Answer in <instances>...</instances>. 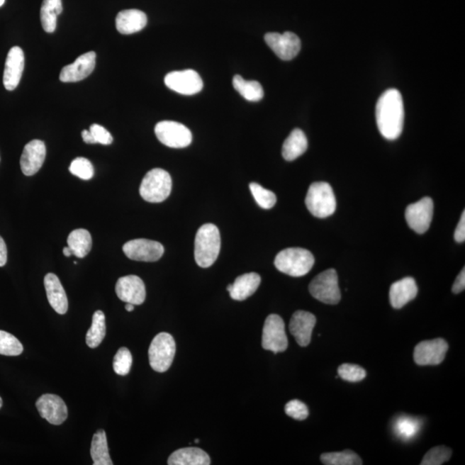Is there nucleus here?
Returning <instances> with one entry per match:
<instances>
[{
    "label": "nucleus",
    "mask_w": 465,
    "mask_h": 465,
    "mask_svg": "<svg viewBox=\"0 0 465 465\" xmlns=\"http://www.w3.org/2000/svg\"><path fill=\"white\" fill-rule=\"evenodd\" d=\"M376 118L381 135L387 140H396L402 134L404 106L402 94L396 89L384 91L379 99Z\"/></svg>",
    "instance_id": "nucleus-1"
},
{
    "label": "nucleus",
    "mask_w": 465,
    "mask_h": 465,
    "mask_svg": "<svg viewBox=\"0 0 465 465\" xmlns=\"http://www.w3.org/2000/svg\"><path fill=\"white\" fill-rule=\"evenodd\" d=\"M220 250V235L214 224H204L196 232L195 238V260L202 268L211 267L218 259Z\"/></svg>",
    "instance_id": "nucleus-2"
},
{
    "label": "nucleus",
    "mask_w": 465,
    "mask_h": 465,
    "mask_svg": "<svg viewBox=\"0 0 465 465\" xmlns=\"http://www.w3.org/2000/svg\"><path fill=\"white\" fill-rule=\"evenodd\" d=\"M315 258L310 251L301 247L286 248L276 256L274 264L279 271L291 276H303L314 267Z\"/></svg>",
    "instance_id": "nucleus-3"
},
{
    "label": "nucleus",
    "mask_w": 465,
    "mask_h": 465,
    "mask_svg": "<svg viewBox=\"0 0 465 465\" xmlns=\"http://www.w3.org/2000/svg\"><path fill=\"white\" fill-rule=\"evenodd\" d=\"M308 211L318 218H327L335 213L336 198L330 184L315 182L308 188L306 198Z\"/></svg>",
    "instance_id": "nucleus-4"
},
{
    "label": "nucleus",
    "mask_w": 465,
    "mask_h": 465,
    "mask_svg": "<svg viewBox=\"0 0 465 465\" xmlns=\"http://www.w3.org/2000/svg\"><path fill=\"white\" fill-rule=\"evenodd\" d=\"M172 178L169 174L160 168L147 172L140 186V195L147 202L162 203L170 196Z\"/></svg>",
    "instance_id": "nucleus-5"
},
{
    "label": "nucleus",
    "mask_w": 465,
    "mask_h": 465,
    "mask_svg": "<svg viewBox=\"0 0 465 465\" xmlns=\"http://www.w3.org/2000/svg\"><path fill=\"white\" fill-rule=\"evenodd\" d=\"M176 352L174 337L168 332H159L152 340L148 357L150 364L154 371L165 372L172 366Z\"/></svg>",
    "instance_id": "nucleus-6"
},
{
    "label": "nucleus",
    "mask_w": 465,
    "mask_h": 465,
    "mask_svg": "<svg viewBox=\"0 0 465 465\" xmlns=\"http://www.w3.org/2000/svg\"><path fill=\"white\" fill-rule=\"evenodd\" d=\"M313 298L320 302L335 306L342 299L338 274L335 269H328L316 276L308 286Z\"/></svg>",
    "instance_id": "nucleus-7"
},
{
    "label": "nucleus",
    "mask_w": 465,
    "mask_h": 465,
    "mask_svg": "<svg viewBox=\"0 0 465 465\" xmlns=\"http://www.w3.org/2000/svg\"><path fill=\"white\" fill-rule=\"evenodd\" d=\"M155 132L160 142L172 148L186 147L192 142L191 130L177 122H159L156 124Z\"/></svg>",
    "instance_id": "nucleus-8"
},
{
    "label": "nucleus",
    "mask_w": 465,
    "mask_h": 465,
    "mask_svg": "<svg viewBox=\"0 0 465 465\" xmlns=\"http://www.w3.org/2000/svg\"><path fill=\"white\" fill-rule=\"evenodd\" d=\"M262 347L264 350L274 354L283 352L288 348L286 326L279 315L272 314L267 316L263 327Z\"/></svg>",
    "instance_id": "nucleus-9"
},
{
    "label": "nucleus",
    "mask_w": 465,
    "mask_h": 465,
    "mask_svg": "<svg viewBox=\"0 0 465 465\" xmlns=\"http://www.w3.org/2000/svg\"><path fill=\"white\" fill-rule=\"evenodd\" d=\"M123 251L128 258L135 262H155L164 254L162 243L147 239H135L124 244Z\"/></svg>",
    "instance_id": "nucleus-10"
},
{
    "label": "nucleus",
    "mask_w": 465,
    "mask_h": 465,
    "mask_svg": "<svg viewBox=\"0 0 465 465\" xmlns=\"http://www.w3.org/2000/svg\"><path fill=\"white\" fill-rule=\"evenodd\" d=\"M434 215V202L431 198H423L420 201L410 204L405 212L408 226L417 234H424L428 230Z\"/></svg>",
    "instance_id": "nucleus-11"
},
{
    "label": "nucleus",
    "mask_w": 465,
    "mask_h": 465,
    "mask_svg": "<svg viewBox=\"0 0 465 465\" xmlns=\"http://www.w3.org/2000/svg\"><path fill=\"white\" fill-rule=\"evenodd\" d=\"M166 86L172 91L182 95H194L203 87L202 78L191 69L174 71L165 77Z\"/></svg>",
    "instance_id": "nucleus-12"
},
{
    "label": "nucleus",
    "mask_w": 465,
    "mask_h": 465,
    "mask_svg": "<svg viewBox=\"0 0 465 465\" xmlns=\"http://www.w3.org/2000/svg\"><path fill=\"white\" fill-rule=\"evenodd\" d=\"M448 348V343L444 339L425 340L415 348V362L422 366H438L446 358Z\"/></svg>",
    "instance_id": "nucleus-13"
},
{
    "label": "nucleus",
    "mask_w": 465,
    "mask_h": 465,
    "mask_svg": "<svg viewBox=\"0 0 465 465\" xmlns=\"http://www.w3.org/2000/svg\"><path fill=\"white\" fill-rule=\"evenodd\" d=\"M264 41L276 56L283 61H291L298 55L301 50L300 39L292 32L287 31L284 34L271 32V33L264 35Z\"/></svg>",
    "instance_id": "nucleus-14"
},
{
    "label": "nucleus",
    "mask_w": 465,
    "mask_h": 465,
    "mask_svg": "<svg viewBox=\"0 0 465 465\" xmlns=\"http://www.w3.org/2000/svg\"><path fill=\"white\" fill-rule=\"evenodd\" d=\"M116 293L124 303L141 306L146 299L145 284L138 276H124L116 282Z\"/></svg>",
    "instance_id": "nucleus-15"
},
{
    "label": "nucleus",
    "mask_w": 465,
    "mask_h": 465,
    "mask_svg": "<svg viewBox=\"0 0 465 465\" xmlns=\"http://www.w3.org/2000/svg\"><path fill=\"white\" fill-rule=\"evenodd\" d=\"M40 415L52 425L59 426L67 418V408L59 396L43 395L35 403Z\"/></svg>",
    "instance_id": "nucleus-16"
},
{
    "label": "nucleus",
    "mask_w": 465,
    "mask_h": 465,
    "mask_svg": "<svg viewBox=\"0 0 465 465\" xmlns=\"http://www.w3.org/2000/svg\"><path fill=\"white\" fill-rule=\"evenodd\" d=\"M25 69V54L21 47H13L7 55L3 83L6 89L13 91L19 85Z\"/></svg>",
    "instance_id": "nucleus-17"
},
{
    "label": "nucleus",
    "mask_w": 465,
    "mask_h": 465,
    "mask_svg": "<svg viewBox=\"0 0 465 465\" xmlns=\"http://www.w3.org/2000/svg\"><path fill=\"white\" fill-rule=\"evenodd\" d=\"M96 65V53L94 51L80 55L74 63L62 68L60 79L65 83L78 82L89 76Z\"/></svg>",
    "instance_id": "nucleus-18"
},
{
    "label": "nucleus",
    "mask_w": 465,
    "mask_h": 465,
    "mask_svg": "<svg viewBox=\"0 0 465 465\" xmlns=\"http://www.w3.org/2000/svg\"><path fill=\"white\" fill-rule=\"evenodd\" d=\"M46 158L45 143L40 140H33L23 148L20 166L23 174L33 176L41 169Z\"/></svg>",
    "instance_id": "nucleus-19"
},
{
    "label": "nucleus",
    "mask_w": 465,
    "mask_h": 465,
    "mask_svg": "<svg viewBox=\"0 0 465 465\" xmlns=\"http://www.w3.org/2000/svg\"><path fill=\"white\" fill-rule=\"evenodd\" d=\"M315 324L316 318L312 313L298 310L292 315L290 331L300 347H307L310 344Z\"/></svg>",
    "instance_id": "nucleus-20"
},
{
    "label": "nucleus",
    "mask_w": 465,
    "mask_h": 465,
    "mask_svg": "<svg viewBox=\"0 0 465 465\" xmlns=\"http://www.w3.org/2000/svg\"><path fill=\"white\" fill-rule=\"evenodd\" d=\"M418 294V287L415 280L407 276L392 284L390 290L391 306L396 310L402 308L410 301L414 300Z\"/></svg>",
    "instance_id": "nucleus-21"
},
{
    "label": "nucleus",
    "mask_w": 465,
    "mask_h": 465,
    "mask_svg": "<svg viewBox=\"0 0 465 465\" xmlns=\"http://www.w3.org/2000/svg\"><path fill=\"white\" fill-rule=\"evenodd\" d=\"M44 286L50 306L58 314L65 315L68 310V301L58 276L54 274H47L44 278Z\"/></svg>",
    "instance_id": "nucleus-22"
},
{
    "label": "nucleus",
    "mask_w": 465,
    "mask_h": 465,
    "mask_svg": "<svg viewBox=\"0 0 465 465\" xmlns=\"http://www.w3.org/2000/svg\"><path fill=\"white\" fill-rule=\"evenodd\" d=\"M147 23V15L136 9L120 11L116 18V30L123 35H131L142 30Z\"/></svg>",
    "instance_id": "nucleus-23"
},
{
    "label": "nucleus",
    "mask_w": 465,
    "mask_h": 465,
    "mask_svg": "<svg viewBox=\"0 0 465 465\" xmlns=\"http://www.w3.org/2000/svg\"><path fill=\"white\" fill-rule=\"evenodd\" d=\"M260 283H262V278L255 272L239 276L234 284H232L230 291L231 298L235 301L246 300L255 293Z\"/></svg>",
    "instance_id": "nucleus-24"
},
{
    "label": "nucleus",
    "mask_w": 465,
    "mask_h": 465,
    "mask_svg": "<svg viewBox=\"0 0 465 465\" xmlns=\"http://www.w3.org/2000/svg\"><path fill=\"white\" fill-rule=\"evenodd\" d=\"M169 465H208L210 456L200 448H181L172 453L168 459Z\"/></svg>",
    "instance_id": "nucleus-25"
},
{
    "label": "nucleus",
    "mask_w": 465,
    "mask_h": 465,
    "mask_svg": "<svg viewBox=\"0 0 465 465\" xmlns=\"http://www.w3.org/2000/svg\"><path fill=\"white\" fill-rule=\"evenodd\" d=\"M307 148L308 140L306 134L300 129H295L284 142L282 155L287 162H292L306 153Z\"/></svg>",
    "instance_id": "nucleus-26"
},
{
    "label": "nucleus",
    "mask_w": 465,
    "mask_h": 465,
    "mask_svg": "<svg viewBox=\"0 0 465 465\" xmlns=\"http://www.w3.org/2000/svg\"><path fill=\"white\" fill-rule=\"evenodd\" d=\"M67 245L76 257L82 259L89 254L92 247V240L89 231L79 228L70 232L67 238Z\"/></svg>",
    "instance_id": "nucleus-27"
},
{
    "label": "nucleus",
    "mask_w": 465,
    "mask_h": 465,
    "mask_svg": "<svg viewBox=\"0 0 465 465\" xmlns=\"http://www.w3.org/2000/svg\"><path fill=\"white\" fill-rule=\"evenodd\" d=\"M91 456L94 465H112L108 450L106 434L103 429L95 432L91 446Z\"/></svg>",
    "instance_id": "nucleus-28"
},
{
    "label": "nucleus",
    "mask_w": 465,
    "mask_h": 465,
    "mask_svg": "<svg viewBox=\"0 0 465 465\" xmlns=\"http://www.w3.org/2000/svg\"><path fill=\"white\" fill-rule=\"evenodd\" d=\"M62 0H43L41 7V22L43 30L53 33L57 26V16L62 13Z\"/></svg>",
    "instance_id": "nucleus-29"
},
{
    "label": "nucleus",
    "mask_w": 465,
    "mask_h": 465,
    "mask_svg": "<svg viewBox=\"0 0 465 465\" xmlns=\"http://www.w3.org/2000/svg\"><path fill=\"white\" fill-rule=\"evenodd\" d=\"M232 86L247 101L258 102L264 97L262 86L255 80L247 82L242 76L235 75L232 79Z\"/></svg>",
    "instance_id": "nucleus-30"
},
{
    "label": "nucleus",
    "mask_w": 465,
    "mask_h": 465,
    "mask_svg": "<svg viewBox=\"0 0 465 465\" xmlns=\"http://www.w3.org/2000/svg\"><path fill=\"white\" fill-rule=\"evenodd\" d=\"M106 335V315L101 310L94 313L92 316L91 327L88 330L86 342L90 348H96L102 343Z\"/></svg>",
    "instance_id": "nucleus-31"
},
{
    "label": "nucleus",
    "mask_w": 465,
    "mask_h": 465,
    "mask_svg": "<svg viewBox=\"0 0 465 465\" xmlns=\"http://www.w3.org/2000/svg\"><path fill=\"white\" fill-rule=\"evenodd\" d=\"M320 461L325 465H362V459L354 452L346 450L340 452L323 453Z\"/></svg>",
    "instance_id": "nucleus-32"
},
{
    "label": "nucleus",
    "mask_w": 465,
    "mask_h": 465,
    "mask_svg": "<svg viewBox=\"0 0 465 465\" xmlns=\"http://www.w3.org/2000/svg\"><path fill=\"white\" fill-rule=\"evenodd\" d=\"M420 429L419 420L410 416H400L394 425L396 435L403 440H410L418 435Z\"/></svg>",
    "instance_id": "nucleus-33"
},
{
    "label": "nucleus",
    "mask_w": 465,
    "mask_h": 465,
    "mask_svg": "<svg viewBox=\"0 0 465 465\" xmlns=\"http://www.w3.org/2000/svg\"><path fill=\"white\" fill-rule=\"evenodd\" d=\"M23 351L22 343L14 335L0 330V354L18 356L22 354Z\"/></svg>",
    "instance_id": "nucleus-34"
},
{
    "label": "nucleus",
    "mask_w": 465,
    "mask_h": 465,
    "mask_svg": "<svg viewBox=\"0 0 465 465\" xmlns=\"http://www.w3.org/2000/svg\"><path fill=\"white\" fill-rule=\"evenodd\" d=\"M250 188L256 203L259 204V207H262L264 210H270V208L274 207L276 203V196L274 192L264 189L257 183H251Z\"/></svg>",
    "instance_id": "nucleus-35"
},
{
    "label": "nucleus",
    "mask_w": 465,
    "mask_h": 465,
    "mask_svg": "<svg viewBox=\"0 0 465 465\" xmlns=\"http://www.w3.org/2000/svg\"><path fill=\"white\" fill-rule=\"evenodd\" d=\"M132 362L131 352L126 347L120 348L114 357L113 369L116 374L126 376L130 374Z\"/></svg>",
    "instance_id": "nucleus-36"
},
{
    "label": "nucleus",
    "mask_w": 465,
    "mask_h": 465,
    "mask_svg": "<svg viewBox=\"0 0 465 465\" xmlns=\"http://www.w3.org/2000/svg\"><path fill=\"white\" fill-rule=\"evenodd\" d=\"M452 452L450 448L441 446L432 448L424 456L422 465H441L451 459Z\"/></svg>",
    "instance_id": "nucleus-37"
},
{
    "label": "nucleus",
    "mask_w": 465,
    "mask_h": 465,
    "mask_svg": "<svg viewBox=\"0 0 465 465\" xmlns=\"http://www.w3.org/2000/svg\"><path fill=\"white\" fill-rule=\"evenodd\" d=\"M72 174L83 180H89L94 175V168L89 159L78 157L72 162L69 167Z\"/></svg>",
    "instance_id": "nucleus-38"
},
{
    "label": "nucleus",
    "mask_w": 465,
    "mask_h": 465,
    "mask_svg": "<svg viewBox=\"0 0 465 465\" xmlns=\"http://www.w3.org/2000/svg\"><path fill=\"white\" fill-rule=\"evenodd\" d=\"M338 374L347 382L357 383L366 379V371L357 364H343L338 368Z\"/></svg>",
    "instance_id": "nucleus-39"
},
{
    "label": "nucleus",
    "mask_w": 465,
    "mask_h": 465,
    "mask_svg": "<svg viewBox=\"0 0 465 465\" xmlns=\"http://www.w3.org/2000/svg\"><path fill=\"white\" fill-rule=\"evenodd\" d=\"M286 415L295 420H303L308 418V410L306 404L299 400H292L284 408Z\"/></svg>",
    "instance_id": "nucleus-40"
},
{
    "label": "nucleus",
    "mask_w": 465,
    "mask_h": 465,
    "mask_svg": "<svg viewBox=\"0 0 465 465\" xmlns=\"http://www.w3.org/2000/svg\"><path fill=\"white\" fill-rule=\"evenodd\" d=\"M90 132L94 136L95 143H100L102 145H110L113 142V138L106 128L99 124H92L90 127Z\"/></svg>",
    "instance_id": "nucleus-41"
},
{
    "label": "nucleus",
    "mask_w": 465,
    "mask_h": 465,
    "mask_svg": "<svg viewBox=\"0 0 465 465\" xmlns=\"http://www.w3.org/2000/svg\"><path fill=\"white\" fill-rule=\"evenodd\" d=\"M454 238L456 242L463 243L465 240V213L463 212L461 216L458 227H456L454 234Z\"/></svg>",
    "instance_id": "nucleus-42"
},
{
    "label": "nucleus",
    "mask_w": 465,
    "mask_h": 465,
    "mask_svg": "<svg viewBox=\"0 0 465 465\" xmlns=\"http://www.w3.org/2000/svg\"><path fill=\"white\" fill-rule=\"evenodd\" d=\"M465 288V270L464 268L461 271L459 275L456 276L454 284L452 286V292L454 294H459Z\"/></svg>",
    "instance_id": "nucleus-43"
},
{
    "label": "nucleus",
    "mask_w": 465,
    "mask_h": 465,
    "mask_svg": "<svg viewBox=\"0 0 465 465\" xmlns=\"http://www.w3.org/2000/svg\"><path fill=\"white\" fill-rule=\"evenodd\" d=\"M7 262V247L5 240L0 236V267L5 266Z\"/></svg>",
    "instance_id": "nucleus-44"
},
{
    "label": "nucleus",
    "mask_w": 465,
    "mask_h": 465,
    "mask_svg": "<svg viewBox=\"0 0 465 465\" xmlns=\"http://www.w3.org/2000/svg\"><path fill=\"white\" fill-rule=\"evenodd\" d=\"M83 141L88 144H95L94 136H92L90 130H83L82 133Z\"/></svg>",
    "instance_id": "nucleus-45"
},
{
    "label": "nucleus",
    "mask_w": 465,
    "mask_h": 465,
    "mask_svg": "<svg viewBox=\"0 0 465 465\" xmlns=\"http://www.w3.org/2000/svg\"><path fill=\"white\" fill-rule=\"evenodd\" d=\"M63 254L66 257H70V256L73 254V252H72L69 247H66L63 248Z\"/></svg>",
    "instance_id": "nucleus-46"
},
{
    "label": "nucleus",
    "mask_w": 465,
    "mask_h": 465,
    "mask_svg": "<svg viewBox=\"0 0 465 465\" xmlns=\"http://www.w3.org/2000/svg\"><path fill=\"white\" fill-rule=\"evenodd\" d=\"M125 308L128 312H132L134 310L135 306L134 304L132 303H127L125 306Z\"/></svg>",
    "instance_id": "nucleus-47"
},
{
    "label": "nucleus",
    "mask_w": 465,
    "mask_h": 465,
    "mask_svg": "<svg viewBox=\"0 0 465 465\" xmlns=\"http://www.w3.org/2000/svg\"><path fill=\"white\" fill-rule=\"evenodd\" d=\"M4 4H5V0H0V7H1Z\"/></svg>",
    "instance_id": "nucleus-48"
},
{
    "label": "nucleus",
    "mask_w": 465,
    "mask_h": 465,
    "mask_svg": "<svg viewBox=\"0 0 465 465\" xmlns=\"http://www.w3.org/2000/svg\"><path fill=\"white\" fill-rule=\"evenodd\" d=\"M2 405H3V400L1 398H0V408H1Z\"/></svg>",
    "instance_id": "nucleus-49"
},
{
    "label": "nucleus",
    "mask_w": 465,
    "mask_h": 465,
    "mask_svg": "<svg viewBox=\"0 0 465 465\" xmlns=\"http://www.w3.org/2000/svg\"><path fill=\"white\" fill-rule=\"evenodd\" d=\"M198 442H199V439H195V443H198Z\"/></svg>",
    "instance_id": "nucleus-50"
}]
</instances>
